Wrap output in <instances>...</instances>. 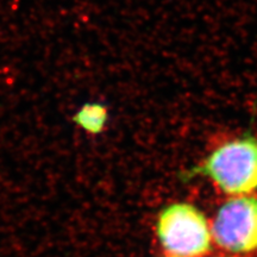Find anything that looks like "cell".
I'll return each mask as SVG.
<instances>
[{"label":"cell","instance_id":"cell-3","mask_svg":"<svg viewBox=\"0 0 257 257\" xmlns=\"http://www.w3.org/2000/svg\"><path fill=\"white\" fill-rule=\"evenodd\" d=\"M218 245L232 252L257 249V198L239 197L227 201L218 211L212 226Z\"/></svg>","mask_w":257,"mask_h":257},{"label":"cell","instance_id":"cell-1","mask_svg":"<svg viewBox=\"0 0 257 257\" xmlns=\"http://www.w3.org/2000/svg\"><path fill=\"white\" fill-rule=\"evenodd\" d=\"M200 170L226 194L243 197L252 192L257 188V138L244 135L220 144Z\"/></svg>","mask_w":257,"mask_h":257},{"label":"cell","instance_id":"cell-5","mask_svg":"<svg viewBox=\"0 0 257 257\" xmlns=\"http://www.w3.org/2000/svg\"><path fill=\"white\" fill-rule=\"evenodd\" d=\"M170 257H172V256H170Z\"/></svg>","mask_w":257,"mask_h":257},{"label":"cell","instance_id":"cell-4","mask_svg":"<svg viewBox=\"0 0 257 257\" xmlns=\"http://www.w3.org/2000/svg\"><path fill=\"white\" fill-rule=\"evenodd\" d=\"M110 112L104 102L86 101L73 115L74 124L89 135H99L108 123Z\"/></svg>","mask_w":257,"mask_h":257},{"label":"cell","instance_id":"cell-2","mask_svg":"<svg viewBox=\"0 0 257 257\" xmlns=\"http://www.w3.org/2000/svg\"><path fill=\"white\" fill-rule=\"evenodd\" d=\"M157 234L172 257H200L211 249L212 232L206 218L189 204H173L161 212Z\"/></svg>","mask_w":257,"mask_h":257}]
</instances>
